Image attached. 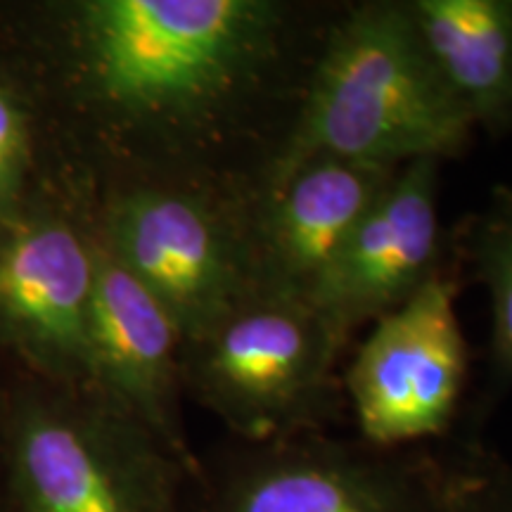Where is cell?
I'll use <instances>...</instances> for the list:
<instances>
[{"label":"cell","mask_w":512,"mask_h":512,"mask_svg":"<svg viewBox=\"0 0 512 512\" xmlns=\"http://www.w3.org/2000/svg\"><path fill=\"white\" fill-rule=\"evenodd\" d=\"M344 349L306 299L256 294L183 344L185 399L240 441L332 432L347 415Z\"/></svg>","instance_id":"5"},{"label":"cell","mask_w":512,"mask_h":512,"mask_svg":"<svg viewBox=\"0 0 512 512\" xmlns=\"http://www.w3.org/2000/svg\"><path fill=\"white\" fill-rule=\"evenodd\" d=\"M88 316L91 389L143 422L195 477L200 453L185 432L183 337L143 285L100 245Z\"/></svg>","instance_id":"10"},{"label":"cell","mask_w":512,"mask_h":512,"mask_svg":"<svg viewBox=\"0 0 512 512\" xmlns=\"http://www.w3.org/2000/svg\"><path fill=\"white\" fill-rule=\"evenodd\" d=\"M188 470L95 389L0 394V512H185Z\"/></svg>","instance_id":"3"},{"label":"cell","mask_w":512,"mask_h":512,"mask_svg":"<svg viewBox=\"0 0 512 512\" xmlns=\"http://www.w3.org/2000/svg\"><path fill=\"white\" fill-rule=\"evenodd\" d=\"M34 117L19 88L0 81V226L34 200Z\"/></svg>","instance_id":"15"},{"label":"cell","mask_w":512,"mask_h":512,"mask_svg":"<svg viewBox=\"0 0 512 512\" xmlns=\"http://www.w3.org/2000/svg\"><path fill=\"white\" fill-rule=\"evenodd\" d=\"M460 280L489 294L491 335L482 396L467 406L465 434H479L486 415L512 389V183L491 188L489 200L448 228Z\"/></svg>","instance_id":"13"},{"label":"cell","mask_w":512,"mask_h":512,"mask_svg":"<svg viewBox=\"0 0 512 512\" xmlns=\"http://www.w3.org/2000/svg\"><path fill=\"white\" fill-rule=\"evenodd\" d=\"M259 190L211 181H126L93 192V230L176 323L183 344L261 292Z\"/></svg>","instance_id":"4"},{"label":"cell","mask_w":512,"mask_h":512,"mask_svg":"<svg viewBox=\"0 0 512 512\" xmlns=\"http://www.w3.org/2000/svg\"><path fill=\"white\" fill-rule=\"evenodd\" d=\"M396 171L311 159L259 190L254 242L261 292L309 297Z\"/></svg>","instance_id":"11"},{"label":"cell","mask_w":512,"mask_h":512,"mask_svg":"<svg viewBox=\"0 0 512 512\" xmlns=\"http://www.w3.org/2000/svg\"><path fill=\"white\" fill-rule=\"evenodd\" d=\"M460 290V275L448 271L370 325L342 373L358 439L418 448L465 434L470 344L456 309Z\"/></svg>","instance_id":"7"},{"label":"cell","mask_w":512,"mask_h":512,"mask_svg":"<svg viewBox=\"0 0 512 512\" xmlns=\"http://www.w3.org/2000/svg\"><path fill=\"white\" fill-rule=\"evenodd\" d=\"M441 162L401 166L320 275L306 302L344 342L456 271L439 214Z\"/></svg>","instance_id":"9"},{"label":"cell","mask_w":512,"mask_h":512,"mask_svg":"<svg viewBox=\"0 0 512 512\" xmlns=\"http://www.w3.org/2000/svg\"><path fill=\"white\" fill-rule=\"evenodd\" d=\"M95 280L93 188L69 174L0 226V347L34 380L91 389L88 316Z\"/></svg>","instance_id":"8"},{"label":"cell","mask_w":512,"mask_h":512,"mask_svg":"<svg viewBox=\"0 0 512 512\" xmlns=\"http://www.w3.org/2000/svg\"><path fill=\"white\" fill-rule=\"evenodd\" d=\"M475 126L434 72L403 0H347L259 190L311 159L401 169L467 155Z\"/></svg>","instance_id":"2"},{"label":"cell","mask_w":512,"mask_h":512,"mask_svg":"<svg viewBox=\"0 0 512 512\" xmlns=\"http://www.w3.org/2000/svg\"><path fill=\"white\" fill-rule=\"evenodd\" d=\"M347 0H67L43 95L76 176L259 190Z\"/></svg>","instance_id":"1"},{"label":"cell","mask_w":512,"mask_h":512,"mask_svg":"<svg viewBox=\"0 0 512 512\" xmlns=\"http://www.w3.org/2000/svg\"><path fill=\"white\" fill-rule=\"evenodd\" d=\"M439 512H512V463L479 434L448 441V482Z\"/></svg>","instance_id":"14"},{"label":"cell","mask_w":512,"mask_h":512,"mask_svg":"<svg viewBox=\"0 0 512 512\" xmlns=\"http://www.w3.org/2000/svg\"><path fill=\"white\" fill-rule=\"evenodd\" d=\"M448 444L380 448L309 432L200 453L185 512H439Z\"/></svg>","instance_id":"6"},{"label":"cell","mask_w":512,"mask_h":512,"mask_svg":"<svg viewBox=\"0 0 512 512\" xmlns=\"http://www.w3.org/2000/svg\"><path fill=\"white\" fill-rule=\"evenodd\" d=\"M434 72L475 131L512 133V0H403Z\"/></svg>","instance_id":"12"}]
</instances>
